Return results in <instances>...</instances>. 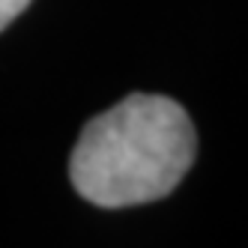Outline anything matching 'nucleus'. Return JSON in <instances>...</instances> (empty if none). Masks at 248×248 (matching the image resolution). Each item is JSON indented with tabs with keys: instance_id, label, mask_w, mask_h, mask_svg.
<instances>
[{
	"instance_id": "f257e3e1",
	"label": "nucleus",
	"mask_w": 248,
	"mask_h": 248,
	"mask_svg": "<svg viewBox=\"0 0 248 248\" xmlns=\"http://www.w3.org/2000/svg\"><path fill=\"white\" fill-rule=\"evenodd\" d=\"M194 153L198 138L180 102L132 93L84 126L69 176L84 201L123 209L170 194Z\"/></svg>"
},
{
	"instance_id": "f03ea898",
	"label": "nucleus",
	"mask_w": 248,
	"mask_h": 248,
	"mask_svg": "<svg viewBox=\"0 0 248 248\" xmlns=\"http://www.w3.org/2000/svg\"><path fill=\"white\" fill-rule=\"evenodd\" d=\"M30 0H0V30H3L9 21H15L18 15L27 9Z\"/></svg>"
}]
</instances>
